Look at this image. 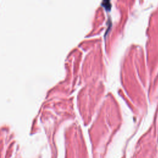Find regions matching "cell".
<instances>
[{
  "instance_id": "cell-1",
  "label": "cell",
  "mask_w": 158,
  "mask_h": 158,
  "mask_svg": "<svg viewBox=\"0 0 158 158\" xmlns=\"http://www.w3.org/2000/svg\"><path fill=\"white\" fill-rule=\"evenodd\" d=\"M102 5L107 9H109L110 8V2L109 1H104L102 2Z\"/></svg>"
}]
</instances>
